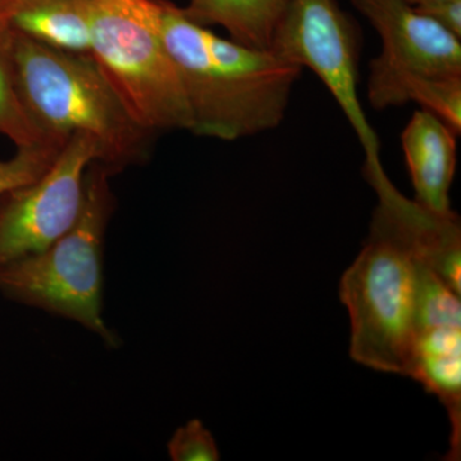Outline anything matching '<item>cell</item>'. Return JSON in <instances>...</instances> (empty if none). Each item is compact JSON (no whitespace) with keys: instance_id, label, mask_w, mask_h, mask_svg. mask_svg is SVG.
I'll return each instance as SVG.
<instances>
[{"instance_id":"5bb4252c","label":"cell","mask_w":461,"mask_h":461,"mask_svg":"<svg viewBox=\"0 0 461 461\" xmlns=\"http://www.w3.org/2000/svg\"><path fill=\"white\" fill-rule=\"evenodd\" d=\"M435 327H461L460 295L426 264L418 262L417 335Z\"/></svg>"},{"instance_id":"e0dca14e","label":"cell","mask_w":461,"mask_h":461,"mask_svg":"<svg viewBox=\"0 0 461 461\" xmlns=\"http://www.w3.org/2000/svg\"><path fill=\"white\" fill-rule=\"evenodd\" d=\"M415 7L436 21L438 25L461 38V0H436Z\"/></svg>"},{"instance_id":"8992f818","label":"cell","mask_w":461,"mask_h":461,"mask_svg":"<svg viewBox=\"0 0 461 461\" xmlns=\"http://www.w3.org/2000/svg\"><path fill=\"white\" fill-rule=\"evenodd\" d=\"M272 50L317 75L353 127L366 157V180L384 175L377 133L359 98L360 36L336 0H290Z\"/></svg>"},{"instance_id":"7a4b0ae2","label":"cell","mask_w":461,"mask_h":461,"mask_svg":"<svg viewBox=\"0 0 461 461\" xmlns=\"http://www.w3.org/2000/svg\"><path fill=\"white\" fill-rule=\"evenodd\" d=\"M156 25L186 94L191 132L235 141L280 126L302 67L222 38L167 0H156Z\"/></svg>"},{"instance_id":"9c48e42d","label":"cell","mask_w":461,"mask_h":461,"mask_svg":"<svg viewBox=\"0 0 461 461\" xmlns=\"http://www.w3.org/2000/svg\"><path fill=\"white\" fill-rule=\"evenodd\" d=\"M457 133L426 109L412 113L402 133L415 202L445 214L451 212L450 189L457 163Z\"/></svg>"},{"instance_id":"30bf717a","label":"cell","mask_w":461,"mask_h":461,"mask_svg":"<svg viewBox=\"0 0 461 461\" xmlns=\"http://www.w3.org/2000/svg\"><path fill=\"white\" fill-rule=\"evenodd\" d=\"M408 377L438 397L451 424L447 459L461 455V327L420 330L412 348Z\"/></svg>"},{"instance_id":"4fadbf2b","label":"cell","mask_w":461,"mask_h":461,"mask_svg":"<svg viewBox=\"0 0 461 461\" xmlns=\"http://www.w3.org/2000/svg\"><path fill=\"white\" fill-rule=\"evenodd\" d=\"M0 133L17 149L45 145L62 147L50 141L39 130L23 104L12 56V32L5 23H0Z\"/></svg>"},{"instance_id":"2e32d148","label":"cell","mask_w":461,"mask_h":461,"mask_svg":"<svg viewBox=\"0 0 461 461\" xmlns=\"http://www.w3.org/2000/svg\"><path fill=\"white\" fill-rule=\"evenodd\" d=\"M168 454L173 461H218L220 451L213 436L199 420L176 430L168 442Z\"/></svg>"},{"instance_id":"ac0fdd59","label":"cell","mask_w":461,"mask_h":461,"mask_svg":"<svg viewBox=\"0 0 461 461\" xmlns=\"http://www.w3.org/2000/svg\"><path fill=\"white\" fill-rule=\"evenodd\" d=\"M12 0H0V23L5 21V14H7L9 5H11Z\"/></svg>"},{"instance_id":"277c9868","label":"cell","mask_w":461,"mask_h":461,"mask_svg":"<svg viewBox=\"0 0 461 461\" xmlns=\"http://www.w3.org/2000/svg\"><path fill=\"white\" fill-rule=\"evenodd\" d=\"M114 173L94 160L87 167L80 214L50 248L0 268V293L14 302L81 324L107 345L117 338L102 317L103 247L115 198Z\"/></svg>"},{"instance_id":"d6986e66","label":"cell","mask_w":461,"mask_h":461,"mask_svg":"<svg viewBox=\"0 0 461 461\" xmlns=\"http://www.w3.org/2000/svg\"><path fill=\"white\" fill-rule=\"evenodd\" d=\"M406 2L411 3L412 5H427V3L436 2V0H406Z\"/></svg>"},{"instance_id":"5b68a950","label":"cell","mask_w":461,"mask_h":461,"mask_svg":"<svg viewBox=\"0 0 461 461\" xmlns=\"http://www.w3.org/2000/svg\"><path fill=\"white\" fill-rule=\"evenodd\" d=\"M91 56L142 129H191L186 94L156 25V0H93Z\"/></svg>"},{"instance_id":"9a60e30c","label":"cell","mask_w":461,"mask_h":461,"mask_svg":"<svg viewBox=\"0 0 461 461\" xmlns=\"http://www.w3.org/2000/svg\"><path fill=\"white\" fill-rule=\"evenodd\" d=\"M62 148L63 145H45L17 149L16 156L8 160H0V195L36 180L50 168Z\"/></svg>"},{"instance_id":"3957f363","label":"cell","mask_w":461,"mask_h":461,"mask_svg":"<svg viewBox=\"0 0 461 461\" xmlns=\"http://www.w3.org/2000/svg\"><path fill=\"white\" fill-rule=\"evenodd\" d=\"M11 32L21 98L50 141L89 136L98 162L114 175L148 159L153 133L133 120L91 54L53 50Z\"/></svg>"},{"instance_id":"7c38bea8","label":"cell","mask_w":461,"mask_h":461,"mask_svg":"<svg viewBox=\"0 0 461 461\" xmlns=\"http://www.w3.org/2000/svg\"><path fill=\"white\" fill-rule=\"evenodd\" d=\"M290 0H189L182 8L202 26L218 25L232 41L272 50L273 39Z\"/></svg>"},{"instance_id":"52a82bcc","label":"cell","mask_w":461,"mask_h":461,"mask_svg":"<svg viewBox=\"0 0 461 461\" xmlns=\"http://www.w3.org/2000/svg\"><path fill=\"white\" fill-rule=\"evenodd\" d=\"M381 38L369 66L368 100L384 111L408 104L423 78L461 77V38L406 0H351Z\"/></svg>"},{"instance_id":"ba28073f","label":"cell","mask_w":461,"mask_h":461,"mask_svg":"<svg viewBox=\"0 0 461 461\" xmlns=\"http://www.w3.org/2000/svg\"><path fill=\"white\" fill-rule=\"evenodd\" d=\"M98 158L95 141L75 133L36 180L0 195V268L41 253L71 229L83 204L87 167Z\"/></svg>"},{"instance_id":"8fae6325","label":"cell","mask_w":461,"mask_h":461,"mask_svg":"<svg viewBox=\"0 0 461 461\" xmlns=\"http://www.w3.org/2000/svg\"><path fill=\"white\" fill-rule=\"evenodd\" d=\"M91 16L93 0H12L3 23L45 47L90 54Z\"/></svg>"},{"instance_id":"6da1fadb","label":"cell","mask_w":461,"mask_h":461,"mask_svg":"<svg viewBox=\"0 0 461 461\" xmlns=\"http://www.w3.org/2000/svg\"><path fill=\"white\" fill-rule=\"evenodd\" d=\"M388 180L373 186L379 202L371 230L342 276L339 296L350 314L355 362L409 375L417 339L418 262L444 214L405 198Z\"/></svg>"}]
</instances>
